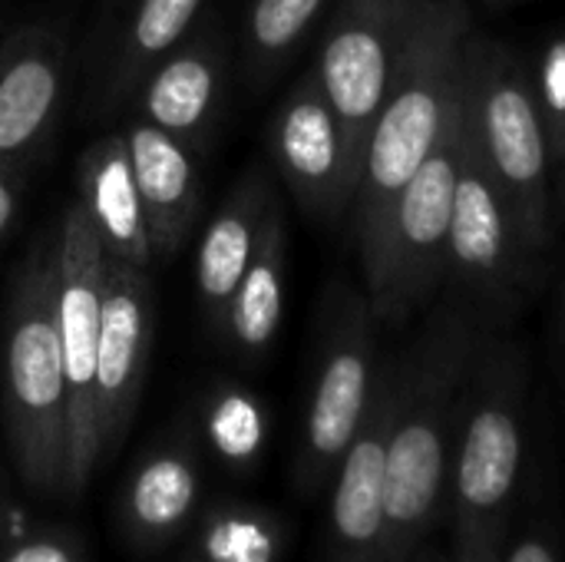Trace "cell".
Wrapping results in <instances>:
<instances>
[{"mask_svg": "<svg viewBox=\"0 0 565 562\" xmlns=\"http://www.w3.org/2000/svg\"><path fill=\"white\" fill-rule=\"evenodd\" d=\"M556 374L565 391V288H563V305H559V318H556Z\"/></svg>", "mask_w": 565, "mask_h": 562, "instance_id": "cell-29", "label": "cell"}, {"mask_svg": "<svg viewBox=\"0 0 565 562\" xmlns=\"http://www.w3.org/2000/svg\"><path fill=\"white\" fill-rule=\"evenodd\" d=\"M420 0H338L311 66L361 159L397 76Z\"/></svg>", "mask_w": 565, "mask_h": 562, "instance_id": "cell-10", "label": "cell"}, {"mask_svg": "<svg viewBox=\"0 0 565 562\" xmlns=\"http://www.w3.org/2000/svg\"><path fill=\"white\" fill-rule=\"evenodd\" d=\"M285 268H288V229H285L281 202H275V209L265 222L258 252H255L248 272L242 275V282L228 301L225 321H222V335L248 361L265 358L281 331Z\"/></svg>", "mask_w": 565, "mask_h": 562, "instance_id": "cell-20", "label": "cell"}, {"mask_svg": "<svg viewBox=\"0 0 565 562\" xmlns=\"http://www.w3.org/2000/svg\"><path fill=\"white\" fill-rule=\"evenodd\" d=\"M275 169L315 219H341L351 212L361 185V159L324 96L315 70H308L281 99L268 132Z\"/></svg>", "mask_w": 565, "mask_h": 562, "instance_id": "cell-12", "label": "cell"}, {"mask_svg": "<svg viewBox=\"0 0 565 562\" xmlns=\"http://www.w3.org/2000/svg\"><path fill=\"white\" fill-rule=\"evenodd\" d=\"M401 562H450L447 560V547L444 543H437V540H430V543H424L420 550H414L407 560Z\"/></svg>", "mask_w": 565, "mask_h": 562, "instance_id": "cell-30", "label": "cell"}, {"mask_svg": "<svg viewBox=\"0 0 565 562\" xmlns=\"http://www.w3.org/2000/svg\"><path fill=\"white\" fill-rule=\"evenodd\" d=\"M536 268L540 265L526 255L513 212L470 136L463 109V162L454 195L444 295L470 305L490 328H507L536 285Z\"/></svg>", "mask_w": 565, "mask_h": 562, "instance_id": "cell-9", "label": "cell"}, {"mask_svg": "<svg viewBox=\"0 0 565 562\" xmlns=\"http://www.w3.org/2000/svg\"><path fill=\"white\" fill-rule=\"evenodd\" d=\"M63 50L46 33L13 40L0 60V159L36 142L60 96Z\"/></svg>", "mask_w": 565, "mask_h": 562, "instance_id": "cell-19", "label": "cell"}, {"mask_svg": "<svg viewBox=\"0 0 565 562\" xmlns=\"http://www.w3.org/2000/svg\"><path fill=\"white\" fill-rule=\"evenodd\" d=\"M202 431L209 450L238 474L255 470L268 447V411L245 388H218L202 411Z\"/></svg>", "mask_w": 565, "mask_h": 562, "instance_id": "cell-23", "label": "cell"}, {"mask_svg": "<svg viewBox=\"0 0 565 562\" xmlns=\"http://www.w3.org/2000/svg\"><path fill=\"white\" fill-rule=\"evenodd\" d=\"M533 368L503 328L477 348L447 477V560L500 562L533 444Z\"/></svg>", "mask_w": 565, "mask_h": 562, "instance_id": "cell-2", "label": "cell"}, {"mask_svg": "<svg viewBox=\"0 0 565 562\" xmlns=\"http://www.w3.org/2000/svg\"><path fill=\"white\" fill-rule=\"evenodd\" d=\"M533 83H536L543 129H546V142H550L556 205L565 212V33H559L543 50Z\"/></svg>", "mask_w": 565, "mask_h": 562, "instance_id": "cell-26", "label": "cell"}, {"mask_svg": "<svg viewBox=\"0 0 565 562\" xmlns=\"http://www.w3.org/2000/svg\"><path fill=\"white\" fill-rule=\"evenodd\" d=\"M79 202L86 205L106 255L142 272L152 265L156 248L132 179L126 136H109L86 149L79 162Z\"/></svg>", "mask_w": 565, "mask_h": 562, "instance_id": "cell-17", "label": "cell"}, {"mask_svg": "<svg viewBox=\"0 0 565 562\" xmlns=\"http://www.w3.org/2000/svg\"><path fill=\"white\" fill-rule=\"evenodd\" d=\"M195 556L205 562H278L285 527L275 513L252 503H215L195 537Z\"/></svg>", "mask_w": 565, "mask_h": 562, "instance_id": "cell-22", "label": "cell"}, {"mask_svg": "<svg viewBox=\"0 0 565 562\" xmlns=\"http://www.w3.org/2000/svg\"><path fill=\"white\" fill-rule=\"evenodd\" d=\"M202 3L205 0H139L126 33L119 79L126 83L149 63L162 60L189 33Z\"/></svg>", "mask_w": 565, "mask_h": 562, "instance_id": "cell-25", "label": "cell"}, {"mask_svg": "<svg viewBox=\"0 0 565 562\" xmlns=\"http://www.w3.org/2000/svg\"><path fill=\"white\" fill-rule=\"evenodd\" d=\"M470 136L493 172L526 255L540 265L556 232V185L540 96L526 63L473 33L463 76Z\"/></svg>", "mask_w": 565, "mask_h": 562, "instance_id": "cell-4", "label": "cell"}, {"mask_svg": "<svg viewBox=\"0 0 565 562\" xmlns=\"http://www.w3.org/2000/svg\"><path fill=\"white\" fill-rule=\"evenodd\" d=\"M202 467L192 444L175 441L149 450L122 494V527L142 550H162L195 517Z\"/></svg>", "mask_w": 565, "mask_h": 562, "instance_id": "cell-16", "label": "cell"}, {"mask_svg": "<svg viewBox=\"0 0 565 562\" xmlns=\"http://www.w3.org/2000/svg\"><path fill=\"white\" fill-rule=\"evenodd\" d=\"M500 562H565V487L550 434L533 431L526 480Z\"/></svg>", "mask_w": 565, "mask_h": 562, "instance_id": "cell-21", "label": "cell"}, {"mask_svg": "<svg viewBox=\"0 0 565 562\" xmlns=\"http://www.w3.org/2000/svg\"><path fill=\"white\" fill-rule=\"evenodd\" d=\"M490 3H500V7H507V3H523V0H490Z\"/></svg>", "mask_w": 565, "mask_h": 562, "instance_id": "cell-31", "label": "cell"}, {"mask_svg": "<svg viewBox=\"0 0 565 562\" xmlns=\"http://www.w3.org/2000/svg\"><path fill=\"white\" fill-rule=\"evenodd\" d=\"M106 248L76 199L56 238V328L66 378V480L63 497H79L103 460L99 441V328H103Z\"/></svg>", "mask_w": 565, "mask_h": 562, "instance_id": "cell-8", "label": "cell"}, {"mask_svg": "<svg viewBox=\"0 0 565 562\" xmlns=\"http://www.w3.org/2000/svg\"><path fill=\"white\" fill-rule=\"evenodd\" d=\"M156 335V295L142 268L106 255L103 285V328H99V441L103 460L122 447V437L136 417L146 364Z\"/></svg>", "mask_w": 565, "mask_h": 562, "instance_id": "cell-13", "label": "cell"}, {"mask_svg": "<svg viewBox=\"0 0 565 562\" xmlns=\"http://www.w3.org/2000/svg\"><path fill=\"white\" fill-rule=\"evenodd\" d=\"M381 321L364 288L331 285L318 325L315 368L295 450V490L321 494L358 434L381 381Z\"/></svg>", "mask_w": 565, "mask_h": 562, "instance_id": "cell-6", "label": "cell"}, {"mask_svg": "<svg viewBox=\"0 0 565 562\" xmlns=\"http://www.w3.org/2000/svg\"><path fill=\"white\" fill-rule=\"evenodd\" d=\"M225 76V46L215 33H205L172 56H166L142 89L146 119L159 129L195 142L215 119Z\"/></svg>", "mask_w": 565, "mask_h": 562, "instance_id": "cell-18", "label": "cell"}, {"mask_svg": "<svg viewBox=\"0 0 565 562\" xmlns=\"http://www.w3.org/2000/svg\"><path fill=\"white\" fill-rule=\"evenodd\" d=\"M490 328L470 305L444 295L401 344V401L387 447V530L381 562L407 560L437 540L470 364Z\"/></svg>", "mask_w": 565, "mask_h": 562, "instance_id": "cell-1", "label": "cell"}, {"mask_svg": "<svg viewBox=\"0 0 565 562\" xmlns=\"http://www.w3.org/2000/svg\"><path fill=\"white\" fill-rule=\"evenodd\" d=\"M3 424L20 480L40 494H63L66 480V378L56 328V245L23 265L3 354Z\"/></svg>", "mask_w": 565, "mask_h": 562, "instance_id": "cell-5", "label": "cell"}, {"mask_svg": "<svg viewBox=\"0 0 565 562\" xmlns=\"http://www.w3.org/2000/svg\"><path fill=\"white\" fill-rule=\"evenodd\" d=\"M473 17L467 0H420L417 17L374 123L361 185L351 205V232L367 272L381 252L391 212L444 136L467 76Z\"/></svg>", "mask_w": 565, "mask_h": 562, "instance_id": "cell-3", "label": "cell"}, {"mask_svg": "<svg viewBox=\"0 0 565 562\" xmlns=\"http://www.w3.org/2000/svg\"><path fill=\"white\" fill-rule=\"evenodd\" d=\"M126 149L156 255H175L199 215V172L189 142L156 123H129Z\"/></svg>", "mask_w": 565, "mask_h": 562, "instance_id": "cell-15", "label": "cell"}, {"mask_svg": "<svg viewBox=\"0 0 565 562\" xmlns=\"http://www.w3.org/2000/svg\"><path fill=\"white\" fill-rule=\"evenodd\" d=\"M328 0H252L245 17V60L255 79H268L315 26Z\"/></svg>", "mask_w": 565, "mask_h": 562, "instance_id": "cell-24", "label": "cell"}, {"mask_svg": "<svg viewBox=\"0 0 565 562\" xmlns=\"http://www.w3.org/2000/svg\"><path fill=\"white\" fill-rule=\"evenodd\" d=\"M463 162V93L434 152L401 192L364 291L381 328L401 331L444 295L454 195Z\"/></svg>", "mask_w": 565, "mask_h": 562, "instance_id": "cell-7", "label": "cell"}, {"mask_svg": "<svg viewBox=\"0 0 565 562\" xmlns=\"http://www.w3.org/2000/svg\"><path fill=\"white\" fill-rule=\"evenodd\" d=\"M0 562H83V550L70 537L43 533L26 543H17Z\"/></svg>", "mask_w": 565, "mask_h": 562, "instance_id": "cell-27", "label": "cell"}, {"mask_svg": "<svg viewBox=\"0 0 565 562\" xmlns=\"http://www.w3.org/2000/svg\"><path fill=\"white\" fill-rule=\"evenodd\" d=\"M278 202V192L271 189V179L265 169H248L232 192L225 195V202L215 209L212 222L202 232L199 242V255H195V285H199V298L209 308L212 321L222 328L228 301L242 282V275L248 272L265 222L271 215Z\"/></svg>", "mask_w": 565, "mask_h": 562, "instance_id": "cell-14", "label": "cell"}, {"mask_svg": "<svg viewBox=\"0 0 565 562\" xmlns=\"http://www.w3.org/2000/svg\"><path fill=\"white\" fill-rule=\"evenodd\" d=\"M401 401V351L384 354L374 401L331 484L321 562H381L387 530V447Z\"/></svg>", "mask_w": 565, "mask_h": 562, "instance_id": "cell-11", "label": "cell"}, {"mask_svg": "<svg viewBox=\"0 0 565 562\" xmlns=\"http://www.w3.org/2000/svg\"><path fill=\"white\" fill-rule=\"evenodd\" d=\"M185 562H205V560H199V556H192V560H185Z\"/></svg>", "mask_w": 565, "mask_h": 562, "instance_id": "cell-32", "label": "cell"}, {"mask_svg": "<svg viewBox=\"0 0 565 562\" xmlns=\"http://www.w3.org/2000/svg\"><path fill=\"white\" fill-rule=\"evenodd\" d=\"M13 209H17V182H13L10 169L0 166V235L7 232V225L13 219Z\"/></svg>", "mask_w": 565, "mask_h": 562, "instance_id": "cell-28", "label": "cell"}]
</instances>
